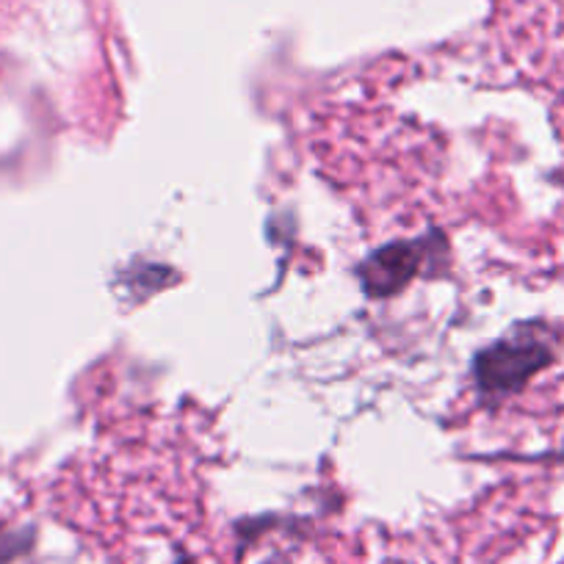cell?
<instances>
[{
  "label": "cell",
  "mask_w": 564,
  "mask_h": 564,
  "mask_svg": "<svg viewBox=\"0 0 564 564\" xmlns=\"http://www.w3.org/2000/svg\"><path fill=\"white\" fill-rule=\"evenodd\" d=\"M553 362L551 346L536 338H507L481 351L474 362L476 388L487 399L520 393L540 371Z\"/></svg>",
  "instance_id": "6da1fadb"
},
{
  "label": "cell",
  "mask_w": 564,
  "mask_h": 564,
  "mask_svg": "<svg viewBox=\"0 0 564 564\" xmlns=\"http://www.w3.org/2000/svg\"><path fill=\"white\" fill-rule=\"evenodd\" d=\"M417 258H421L417 249L406 247V243L379 249V252L371 254L368 263L360 269L362 285H366V291H371L373 296L393 294L395 289H401V285L415 274L417 263H421Z\"/></svg>",
  "instance_id": "7a4b0ae2"
},
{
  "label": "cell",
  "mask_w": 564,
  "mask_h": 564,
  "mask_svg": "<svg viewBox=\"0 0 564 564\" xmlns=\"http://www.w3.org/2000/svg\"><path fill=\"white\" fill-rule=\"evenodd\" d=\"M31 531H7L0 529V564H12L14 558L31 551Z\"/></svg>",
  "instance_id": "3957f363"
},
{
  "label": "cell",
  "mask_w": 564,
  "mask_h": 564,
  "mask_svg": "<svg viewBox=\"0 0 564 564\" xmlns=\"http://www.w3.org/2000/svg\"><path fill=\"white\" fill-rule=\"evenodd\" d=\"M175 564H197V558H194V556H188V553H183V556L177 558Z\"/></svg>",
  "instance_id": "277c9868"
}]
</instances>
